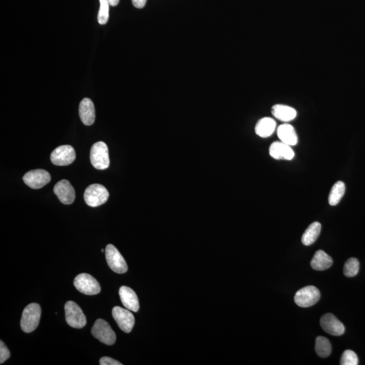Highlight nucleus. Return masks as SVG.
Returning <instances> with one entry per match:
<instances>
[{
	"label": "nucleus",
	"mask_w": 365,
	"mask_h": 365,
	"mask_svg": "<svg viewBox=\"0 0 365 365\" xmlns=\"http://www.w3.org/2000/svg\"><path fill=\"white\" fill-rule=\"evenodd\" d=\"M320 326L326 333L334 336L343 335L345 331V327L340 321L333 314H324L320 318Z\"/></svg>",
	"instance_id": "f8f14e48"
},
{
	"label": "nucleus",
	"mask_w": 365,
	"mask_h": 365,
	"mask_svg": "<svg viewBox=\"0 0 365 365\" xmlns=\"http://www.w3.org/2000/svg\"><path fill=\"white\" fill-rule=\"evenodd\" d=\"M113 316L122 331L130 333L135 324V317L128 309L120 306L114 307Z\"/></svg>",
	"instance_id": "9b49d317"
},
{
	"label": "nucleus",
	"mask_w": 365,
	"mask_h": 365,
	"mask_svg": "<svg viewBox=\"0 0 365 365\" xmlns=\"http://www.w3.org/2000/svg\"><path fill=\"white\" fill-rule=\"evenodd\" d=\"M23 181L31 188L38 189L48 184L51 181V176L45 170H33L25 174Z\"/></svg>",
	"instance_id": "9d476101"
},
{
	"label": "nucleus",
	"mask_w": 365,
	"mask_h": 365,
	"mask_svg": "<svg viewBox=\"0 0 365 365\" xmlns=\"http://www.w3.org/2000/svg\"><path fill=\"white\" fill-rule=\"evenodd\" d=\"M65 309L66 320L69 325L75 329H82L86 326V316L78 304L69 301L66 303Z\"/></svg>",
	"instance_id": "20e7f679"
},
{
	"label": "nucleus",
	"mask_w": 365,
	"mask_h": 365,
	"mask_svg": "<svg viewBox=\"0 0 365 365\" xmlns=\"http://www.w3.org/2000/svg\"><path fill=\"white\" fill-rule=\"evenodd\" d=\"M100 365H122L121 362L115 360V359L110 358V357H102L100 360Z\"/></svg>",
	"instance_id": "cd10ccee"
},
{
	"label": "nucleus",
	"mask_w": 365,
	"mask_h": 365,
	"mask_svg": "<svg viewBox=\"0 0 365 365\" xmlns=\"http://www.w3.org/2000/svg\"><path fill=\"white\" fill-rule=\"evenodd\" d=\"M109 192L107 189L100 184H92L86 189L84 193L85 202L91 207H98L107 202Z\"/></svg>",
	"instance_id": "f03ea898"
},
{
	"label": "nucleus",
	"mask_w": 365,
	"mask_h": 365,
	"mask_svg": "<svg viewBox=\"0 0 365 365\" xmlns=\"http://www.w3.org/2000/svg\"><path fill=\"white\" fill-rule=\"evenodd\" d=\"M147 0H132L133 5L137 9H143L146 6Z\"/></svg>",
	"instance_id": "c85d7f7f"
},
{
	"label": "nucleus",
	"mask_w": 365,
	"mask_h": 365,
	"mask_svg": "<svg viewBox=\"0 0 365 365\" xmlns=\"http://www.w3.org/2000/svg\"><path fill=\"white\" fill-rule=\"evenodd\" d=\"M100 7L98 15V23L106 25L109 19V4L107 0H100Z\"/></svg>",
	"instance_id": "393cba45"
},
{
	"label": "nucleus",
	"mask_w": 365,
	"mask_h": 365,
	"mask_svg": "<svg viewBox=\"0 0 365 365\" xmlns=\"http://www.w3.org/2000/svg\"><path fill=\"white\" fill-rule=\"evenodd\" d=\"M345 186L342 181H337L333 185L329 195V204L331 206H336L340 202L345 194Z\"/></svg>",
	"instance_id": "4be33fe9"
},
{
	"label": "nucleus",
	"mask_w": 365,
	"mask_h": 365,
	"mask_svg": "<svg viewBox=\"0 0 365 365\" xmlns=\"http://www.w3.org/2000/svg\"><path fill=\"white\" fill-rule=\"evenodd\" d=\"M269 154L276 160H292L294 157V152L291 146L281 142H275L270 145Z\"/></svg>",
	"instance_id": "4468645a"
},
{
	"label": "nucleus",
	"mask_w": 365,
	"mask_h": 365,
	"mask_svg": "<svg viewBox=\"0 0 365 365\" xmlns=\"http://www.w3.org/2000/svg\"><path fill=\"white\" fill-rule=\"evenodd\" d=\"M272 115L276 119L284 123L293 121L297 116V111L291 106L283 104H275L271 109Z\"/></svg>",
	"instance_id": "a211bd4d"
},
{
	"label": "nucleus",
	"mask_w": 365,
	"mask_h": 365,
	"mask_svg": "<svg viewBox=\"0 0 365 365\" xmlns=\"http://www.w3.org/2000/svg\"><path fill=\"white\" fill-rule=\"evenodd\" d=\"M320 291L316 287L309 285L297 291L294 297L295 304L302 308L313 306L319 300Z\"/></svg>",
	"instance_id": "6e6552de"
},
{
	"label": "nucleus",
	"mask_w": 365,
	"mask_h": 365,
	"mask_svg": "<svg viewBox=\"0 0 365 365\" xmlns=\"http://www.w3.org/2000/svg\"><path fill=\"white\" fill-rule=\"evenodd\" d=\"M278 138L284 144L290 146H295L298 142V138L294 127L288 123H284L277 128Z\"/></svg>",
	"instance_id": "f3484780"
},
{
	"label": "nucleus",
	"mask_w": 365,
	"mask_h": 365,
	"mask_svg": "<svg viewBox=\"0 0 365 365\" xmlns=\"http://www.w3.org/2000/svg\"><path fill=\"white\" fill-rule=\"evenodd\" d=\"M74 285L81 293L86 295H96L101 291V287L97 280L87 273L77 275L74 280Z\"/></svg>",
	"instance_id": "0eeeda50"
},
{
	"label": "nucleus",
	"mask_w": 365,
	"mask_h": 365,
	"mask_svg": "<svg viewBox=\"0 0 365 365\" xmlns=\"http://www.w3.org/2000/svg\"><path fill=\"white\" fill-rule=\"evenodd\" d=\"M90 160L93 167L96 169H108L110 165V158L107 145L103 142L93 145L91 149Z\"/></svg>",
	"instance_id": "7ed1b4c3"
},
{
	"label": "nucleus",
	"mask_w": 365,
	"mask_h": 365,
	"mask_svg": "<svg viewBox=\"0 0 365 365\" xmlns=\"http://www.w3.org/2000/svg\"><path fill=\"white\" fill-rule=\"evenodd\" d=\"M315 350L318 356L327 358L331 354V345L327 338L318 336L315 341Z\"/></svg>",
	"instance_id": "5701e85b"
},
{
	"label": "nucleus",
	"mask_w": 365,
	"mask_h": 365,
	"mask_svg": "<svg viewBox=\"0 0 365 365\" xmlns=\"http://www.w3.org/2000/svg\"><path fill=\"white\" fill-rule=\"evenodd\" d=\"M106 261L115 273L123 274L128 270L127 262L119 251L113 245L108 244L105 249Z\"/></svg>",
	"instance_id": "423d86ee"
},
{
	"label": "nucleus",
	"mask_w": 365,
	"mask_h": 365,
	"mask_svg": "<svg viewBox=\"0 0 365 365\" xmlns=\"http://www.w3.org/2000/svg\"><path fill=\"white\" fill-rule=\"evenodd\" d=\"M10 357H11V353H10L9 349H8L3 341H0V364H3Z\"/></svg>",
	"instance_id": "bb28decb"
},
{
	"label": "nucleus",
	"mask_w": 365,
	"mask_h": 365,
	"mask_svg": "<svg viewBox=\"0 0 365 365\" xmlns=\"http://www.w3.org/2000/svg\"><path fill=\"white\" fill-rule=\"evenodd\" d=\"M333 259L323 250L316 251L310 262L311 267L316 270H324L331 267Z\"/></svg>",
	"instance_id": "aec40b11"
},
{
	"label": "nucleus",
	"mask_w": 365,
	"mask_h": 365,
	"mask_svg": "<svg viewBox=\"0 0 365 365\" xmlns=\"http://www.w3.org/2000/svg\"><path fill=\"white\" fill-rule=\"evenodd\" d=\"M321 231V225L318 222L310 224L302 236V242L304 246H310L315 242Z\"/></svg>",
	"instance_id": "412c9836"
},
{
	"label": "nucleus",
	"mask_w": 365,
	"mask_h": 365,
	"mask_svg": "<svg viewBox=\"0 0 365 365\" xmlns=\"http://www.w3.org/2000/svg\"><path fill=\"white\" fill-rule=\"evenodd\" d=\"M340 364L341 365H357L358 364V357L352 350L343 351L341 356Z\"/></svg>",
	"instance_id": "a878e982"
},
{
	"label": "nucleus",
	"mask_w": 365,
	"mask_h": 365,
	"mask_svg": "<svg viewBox=\"0 0 365 365\" xmlns=\"http://www.w3.org/2000/svg\"><path fill=\"white\" fill-rule=\"evenodd\" d=\"M104 251H105V250H104V249H102V252H104Z\"/></svg>",
	"instance_id": "7c9ffc66"
},
{
	"label": "nucleus",
	"mask_w": 365,
	"mask_h": 365,
	"mask_svg": "<svg viewBox=\"0 0 365 365\" xmlns=\"http://www.w3.org/2000/svg\"><path fill=\"white\" fill-rule=\"evenodd\" d=\"M119 295L125 308L137 312L140 309L138 295L130 287L122 286L119 289Z\"/></svg>",
	"instance_id": "2eb2a0df"
},
{
	"label": "nucleus",
	"mask_w": 365,
	"mask_h": 365,
	"mask_svg": "<svg viewBox=\"0 0 365 365\" xmlns=\"http://www.w3.org/2000/svg\"><path fill=\"white\" fill-rule=\"evenodd\" d=\"M54 194L57 195L60 201L64 204H73L75 199V189L69 181H60L54 187Z\"/></svg>",
	"instance_id": "ddd939ff"
},
{
	"label": "nucleus",
	"mask_w": 365,
	"mask_h": 365,
	"mask_svg": "<svg viewBox=\"0 0 365 365\" xmlns=\"http://www.w3.org/2000/svg\"><path fill=\"white\" fill-rule=\"evenodd\" d=\"M94 337L106 345H111L115 343L117 336L110 324L106 320L99 318L95 322L92 329Z\"/></svg>",
	"instance_id": "39448f33"
},
{
	"label": "nucleus",
	"mask_w": 365,
	"mask_h": 365,
	"mask_svg": "<svg viewBox=\"0 0 365 365\" xmlns=\"http://www.w3.org/2000/svg\"><path fill=\"white\" fill-rule=\"evenodd\" d=\"M108 4L111 7H116L119 5L120 0H107Z\"/></svg>",
	"instance_id": "c756f323"
},
{
	"label": "nucleus",
	"mask_w": 365,
	"mask_h": 365,
	"mask_svg": "<svg viewBox=\"0 0 365 365\" xmlns=\"http://www.w3.org/2000/svg\"><path fill=\"white\" fill-rule=\"evenodd\" d=\"M359 262L355 258H351L347 260L343 267V273L347 277H352L358 273Z\"/></svg>",
	"instance_id": "b1692460"
},
{
	"label": "nucleus",
	"mask_w": 365,
	"mask_h": 365,
	"mask_svg": "<svg viewBox=\"0 0 365 365\" xmlns=\"http://www.w3.org/2000/svg\"><path fill=\"white\" fill-rule=\"evenodd\" d=\"M76 158L74 148L69 145H65L56 148L52 152L50 159L54 165L67 166L72 164Z\"/></svg>",
	"instance_id": "1a4fd4ad"
},
{
	"label": "nucleus",
	"mask_w": 365,
	"mask_h": 365,
	"mask_svg": "<svg viewBox=\"0 0 365 365\" xmlns=\"http://www.w3.org/2000/svg\"><path fill=\"white\" fill-rule=\"evenodd\" d=\"M42 314L40 305L36 303L29 304L23 310L21 320V329L25 333H31L38 327Z\"/></svg>",
	"instance_id": "f257e3e1"
},
{
	"label": "nucleus",
	"mask_w": 365,
	"mask_h": 365,
	"mask_svg": "<svg viewBox=\"0 0 365 365\" xmlns=\"http://www.w3.org/2000/svg\"><path fill=\"white\" fill-rule=\"evenodd\" d=\"M79 116L82 123L87 126L94 124L96 111L94 103L90 98H84L79 105Z\"/></svg>",
	"instance_id": "dca6fc26"
},
{
	"label": "nucleus",
	"mask_w": 365,
	"mask_h": 365,
	"mask_svg": "<svg viewBox=\"0 0 365 365\" xmlns=\"http://www.w3.org/2000/svg\"><path fill=\"white\" fill-rule=\"evenodd\" d=\"M276 127L277 124L275 120L270 117H264L256 123L255 132L260 138H268L275 132Z\"/></svg>",
	"instance_id": "6ab92c4d"
}]
</instances>
